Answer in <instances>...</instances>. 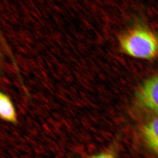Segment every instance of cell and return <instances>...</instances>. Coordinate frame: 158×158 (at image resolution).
<instances>
[{
    "instance_id": "obj_1",
    "label": "cell",
    "mask_w": 158,
    "mask_h": 158,
    "mask_svg": "<svg viewBox=\"0 0 158 158\" xmlns=\"http://www.w3.org/2000/svg\"><path fill=\"white\" fill-rule=\"evenodd\" d=\"M120 45L128 55L135 58L150 59L158 53V40L150 31L134 29L121 37Z\"/></svg>"
},
{
    "instance_id": "obj_2",
    "label": "cell",
    "mask_w": 158,
    "mask_h": 158,
    "mask_svg": "<svg viewBox=\"0 0 158 158\" xmlns=\"http://www.w3.org/2000/svg\"><path fill=\"white\" fill-rule=\"evenodd\" d=\"M137 101L142 107L158 113V75L148 79L137 91Z\"/></svg>"
},
{
    "instance_id": "obj_3",
    "label": "cell",
    "mask_w": 158,
    "mask_h": 158,
    "mask_svg": "<svg viewBox=\"0 0 158 158\" xmlns=\"http://www.w3.org/2000/svg\"><path fill=\"white\" fill-rule=\"evenodd\" d=\"M141 135L148 146L158 154V113L143 125Z\"/></svg>"
},
{
    "instance_id": "obj_4",
    "label": "cell",
    "mask_w": 158,
    "mask_h": 158,
    "mask_svg": "<svg viewBox=\"0 0 158 158\" xmlns=\"http://www.w3.org/2000/svg\"><path fill=\"white\" fill-rule=\"evenodd\" d=\"M0 116L5 121L15 123L17 116L15 109L10 98L4 93L0 94Z\"/></svg>"
},
{
    "instance_id": "obj_5",
    "label": "cell",
    "mask_w": 158,
    "mask_h": 158,
    "mask_svg": "<svg viewBox=\"0 0 158 158\" xmlns=\"http://www.w3.org/2000/svg\"><path fill=\"white\" fill-rule=\"evenodd\" d=\"M89 158H116L115 155L112 151H108L100 153Z\"/></svg>"
}]
</instances>
